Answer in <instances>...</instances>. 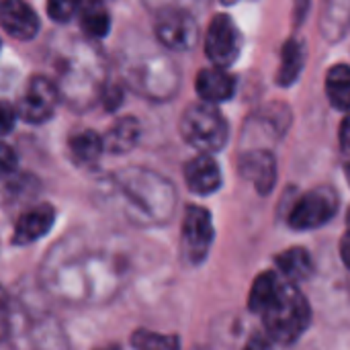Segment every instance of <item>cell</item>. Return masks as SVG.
Listing matches in <instances>:
<instances>
[{
  "label": "cell",
  "mask_w": 350,
  "mask_h": 350,
  "mask_svg": "<svg viewBox=\"0 0 350 350\" xmlns=\"http://www.w3.org/2000/svg\"><path fill=\"white\" fill-rule=\"evenodd\" d=\"M180 133L203 154L219 152L228 142V123L224 115L207 103H195L187 107V111L180 117Z\"/></svg>",
  "instance_id": "cell-2"
},
{
  "label": "cell",
  "mask_w": 350,
  "mask_h": 350,
  "mask_svg": "<svg viewBox=\"0 0 350 350\" xmlns=\"http://www.w3.org/2000/svg\"><path fill=\"white\" fill-rule=\"evenodd\" d=\"M310 320V304L291 283L283 285L275 301L262 314L269 340L279 345H293L308 330Z\"/></svg>",
  "instance_id": "cell-1"
},
{
  "label": "cell",
  "mask_w": 350,
  "mask_h": 350,
  "mask_svg": "<svg viewBox=\"0 0 350 350\" xmlns=\"http://www.w3.org/2000/svg\"><path fill=\"white\" fill-rule=\"evenodd\" d=\"M283 281L275 275V273H262L254 279L252 289H250V297H248V308L250 312L256 314H265L267 308L275 301V297L279 295V291L283 289Z\"/></svg>",
  "instance_id": "cell-14"
},
{
  "label": "cell",
  "mask_w": 350,
  "mask_h": 350,
  "mask_svg": "<svg viewBox=\"0 0 350 350\" xmlns=\"http://www.w3.org/2000/svg\"><path fill=\"white\" fill-rule=\"evenodd\" d=\"M78 10H80V27L88 37L100 39L109 33L111 27L109 10L100 2H84L80 4Z\"/></svg>",
  "instance_id": "cell-17"
},
{
  "label": "cell",
  "mask_w": 350,
  "mask_h": 350,
  "mask_svg": "<svg viewBox=\"0 0 350 350\" xmlns=\"http://www.w3.org/2000/svg\"><path fill=\"white\" fill-rule=\"evenodd\" d=\"M326 94L334 109H350V66L336 64L326 74Z\"/></svg>",
  "instance_id": "cell-15"
},
{
  "label": "cell",
  "mask_w": 350,
  "mask_h": 350,
  "mask_svg": "<svg viewBox=\"0 0 350 350\" xmlns=\"http://www.w3.org/2000/svg\"><path fill=\"white\" fill-rule=\"evenodd\" d=\"M197 33L199 29L193 14L183 8H168L160 12L156 21V35L168 49H191L197 43Z\"/></svg>",
  "instance_id": "cell-5"
},
{
  "label": "cell",
  "mask_w": 350,
  "mask_h": 350,
  "mask_svg": "<svg viewBox=\"0 0 350 350\" xmlns=\"http://www.w3.org/2000/svg\"><path fill=\"white\" fill-rule=\"evenodd\" d=\"M347 224H349V232H347V234H350V211H349V217H347Z\"/></svg>",
  "instance_id": "cell-29"
},
{
  "label": "cell",
  "mask_w": 350,
  "mask_h": 350,
  "mask_svg": "<svg viewBox=\"0 0 350 350\" xmlns=\"http://www.w3.org/2000/svg\"><path fill=\"white\" fill-rule=\"evenodd\" d=\"M213 242V224L205 207L191 205L183 221V246L191 262H201Z\"/></svg>",
  "instance_id": "cell-6"
},
{
  "label": "cell",
  "mask_w": 350,
  "mask_h": 350,
  "mask_svg": "<svg viewBox=\"0 0 350 350\" xmlns=\"http://www.w3.org/2000/svg\"><path fill=\"white\" fill-rule=\"evenodd\" d=\"M103 150H105L103 139H100L94 131H90V129L80 131V133H76V135L70 137V152H72V156H74L78 162H82V164L94 162V160L100 156Z\"/></svg>",
  "instance_id": "cell-19"
},
{
  "label": "cell",
  "mask_w": 350,
  "mask_h": 350,
  "mask_svg": "<svg viewBox=\"0 0 350 350\" xmlns=\"http://www.w3.org/2000/svg\"><path fill=\"white\" fill-rule=\"evenodd\" d=\"M185 180L187 187L197 195H211L221 187V170L217 162L207 156L199 154L185 166Z\"/></svg>",
  "instance_id": "cell-9"
},
{
  "label": "cell",
  "mask_w": 350,
  "mask_h": 350,
  "mask_svg": "<svg viewBox=\"0 0 350 350\" xmlns=\"http://www.w3.org/2000/svg\"><path fill=\"white\" fill-rule=\"evenodd\" d=\"M338 209V195L330 187L308 191L291 209L289 226L293 230H314L328 224Z\"/></svg>",
  "instance_id": "cell-3"
},
{
  "label": "cell",
  "mask_w": 350,
  "mask_h": 350,
  "mask_svg": "<svg viewBox=\"0 0 350 350\" xmlns=\"http://www.w3.org/2000/svg\"><path fill=\"white\" fill-rule=\"evenodd\" d=\"M340 146L345 152H350V115L345 117V121L340 125Z\"/></svg>",
  "instance_id": "cell-26"
},
{
  "label": "cell",
  "mask_w": 350,
  "mask_h": 350,
  "mask_svg": "<svg viewBox=\"0 0 350 350\" xmlns=\"http://www.w3.org/2000/svg\"><path fill=\"white\" fill-rule=\"evenodd\" d=\"M14 168H16V154L8 144L0 142V176L12 172Z\"/></svg>",
  "instance_id": "cell-23"
},
{
  "label": "cell",
  "mask_w": 350,
  "mask_h": 350,
  "mask_svg": "<svg viewBox=\"0 0 350 350\" xmlns=\"http://www.w3.org/2000/svg\"><path fill=\"white\" fill-rule=\"evenodd\" d=\"M345 174H347V180H349V185H350V162L347 164V168H345Z\"/></svg>",
  "instance_id": "cell-28"
},
{
  "label": "cell",
  "mask_w": 350,
  "mask_h": 350,
  "mask_svg": "<svg viewBox=\"0 0 350 350\" xmlns=\"http://www.w3.org/2000/svg\"><path fill=\"white\" fill-rule=\"evenodd\" d=\"M14 121H16V109L10 103L0 100V135H6L14 127Z\"/></svg>",
  "instance_id": "cell-22"
},
{
  "label": "cell",
  "mask_w": 350,
  "mask_h": 350,
  "mask_svg": "<svg viewBox=\"0 0 350 350\" xmlns=\"http://www.w3.org/2000/svg\"><path fill=\"white\" fill-rule=\"evenodd\" d=\"M8 336V312H6V299L0 291V342Z\"/></svg>",
  "instance_id": "cell-24"
},
{
  "label": "cell",
  "mask_w": 350,
  "mask_h": 350,
  "mask_svg": "<svg viewBox=\"0 0 350 350\" xmlns=\"http://www.w3.org/2000/svg\"><path fill=\"white\" fill-rule=\"evenodd\" d=\"M277 267L283 273V277L291 283L306 281L314 273V260L308 250L304 248H289L277 256Z\"/></svg>",
  "instance_id": "cell-13"
},
{
  "label": "cell",
  "mask_w": 350,
  "mask_h": 350,
  "mask_svg": "<svg viewBox=\"0 0 350 350\" xmlns=\"http://www.w3.org/2000/svg\"><path fill=\"white\" fill-rule=\"evenodd\" d=\"M137 137H139V125H137V121L135 119H121V121H117L113 127H111V131L107 133V137L103 139V146L107 148V150H111V152H127V150H131L133 146H135V142H137Z\"/></svg>",
  "instance_id": "cell-18"
},
{
  "label": "cell",
  "mask_w": 350,
  "mask_h": 350,
  "mask_svg": "<svg viewBox=\"0 0 350 350\" xmlns=\"http://www.w3.org/2000/svg\"><path fill=\"white\" fill-rule=\"evenodd\" d=\"M55 105H57L55 86L47 78L35 76V78L29 80L23 96L18 98L16 115H21L25 121L41 123V121H47L53 115Z\"/></svg>",
  "instance_id": "cell-7"
},
{
  "label": "cell",
  "mask_w": 350,
  "mask_h": 350,
  "mask_svg": "<svg viewBox=\"0 0 350 350\" xmlns=\"http://www.w3.org/2000/svg\"><path fill=\"white\" fill-rule=\"evenodd\" d=\"M240 47H242V37L236 23L228 14H215L205 35L207 57L215 64V68L226 70L238 59Z\"/></svg>",
  "instance_id": "cell-4"
},
{
  "label": "cell",
  "mask_w": 350,
  "mask_h": 350,
  "mask_svg": "<svg viewBox=\"0 0 350 350\" xmlns=\"http://www.w3.org/2000/svg\"><path fill=\"white\" fill-rule=\"evenodd\" d=\"M195 88H197V94L203 98V103L215 105V103H224L232 98L236 90V80L226 70L213 66V68H203L197 74Z\"/></svg>",
  "instance_id": "cell-11"
},
{
  "label": "cell",
  "mask_w": 350,
  "mask_h": 350,
  "mask_svg": "<svg viewBox=\"0 0 350 350\" xmlns=\"http://www.w3.org/2000/svg\"><path fill=\"white\" fill-rule=\"evenodd\" d=\"M244 350H273V347H271V340H269L267 336L254 334V336L248 340V345H246V349Z\"/></svg>",
  "instance_id": "cell-25"
},
{
  "label": "cell",
  "mask_w": 350,
  "mask_h": 350,
  "mask_svg": "<svg viewBox=\"0 0 350 350\" xmlns=\"http://www.w3.org/2000/svg\"><path fill=\"white\" fill-rule=\"evenodd\" d=\"M78 8H80V4L70 2V0H55V2H49V4H47L49 16H51L53 21H57V23H68V21L74 16V12H76Z\"/></svg>",
  "instance_id": "cell-21"
},
{
  "label": "cell",
  "mask_w": 350,
  "mask_h": 350,
  "mask_svg": "<svg viewBox=\"0 0 350 350\" xmlns=\"http://www.w3.org/2000/svg\"><path fill=\"white\" fill-rule=\"evenodd\" d=\"M242 172L246 178H250L254 183V187L258 189V193H269L275 187V178H277V166H275V158L269 152H250L244 160H242Z\"/></svg>",
  "instance_id": "cell-12"
},
{
  "label": "cell",
  "mask_w": 350,
  "mask_h": 350,
  "mask_svg": "<svg viewBox=\"0 0 350 350\" xmlns=\"http://www.w3.org/2000/svg\"><path fill=\"white\" fill-rule=\"evenodd\" d=\"M304 62H306L304 45L297 39H289L283 45V55H281V66H279V72H277V82L281 86H291L299 78V74L304 70Z\"/></svg>",
  "instance_id": "cell-16"
},
{
  "label": "cell",
  "mask_w": 350,
  "mask_h": 350,
  "mask_svg": "<svg viewBox=\"0 0 350 350\" xmlns=\"http://www.w3.org/2000/svg\"><path fill=\"white\" fill-rule=\"evenodd\" d=\"M0 25L2 29L16 39H33L39 31V18L35 10L18 0H8L0 4Z\"/></svg>",
  "instance_id": "cell-8"
},
{
  "label": "cell",
  "mask_w": 350,
  "mask_h": 350,
  "mask_svg": "<svg viewBox=\"0 0 350 350\" xmlns=\"http://www.w3.org/2000/svg\"><path fill=\"white\" fill-rule=\"evenodd\" d=\"M131 345L135 350H178V338L148 332V330H137L131 336Z\"/></svg>",
  "instance_id": "cell-20"
},
{
  "label": "cell",
  "mask_w": 350,
  "mask_h": 350,
  "mask_svg": "<svg viewBox=\"0 0 350 350\" xmlns=\"http://www.w3.org/2000/svg\"><path fill=\"white\" fill-rule=\"evenodd\" d=\"M53 219H55V211L51 205L43 203V205H37L33 209H29L27 213H23L14 226V234H12V242L18 244V246H27L39 238H43L51 226H53Z\"/></svg>",
  "instance_id": "cell-10"
},
{
  "label": "cell",
  "mask_w": 350,
  "mask_h": 350,
  "mask_svg": "<svg viewBox=\"0 0 350 350\" xmlns=\"http://www.w3.org/2000/svg\"><path fill=\"white\" fill-rule=\"evenodd\" d=\"M340 256H342L345 267L350 271V234H347L340 242Z\"/></svg>",
  "instance_id": "cell-27"
}]
</instances>
